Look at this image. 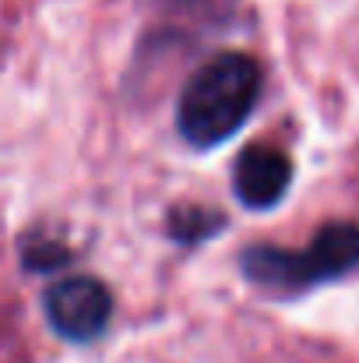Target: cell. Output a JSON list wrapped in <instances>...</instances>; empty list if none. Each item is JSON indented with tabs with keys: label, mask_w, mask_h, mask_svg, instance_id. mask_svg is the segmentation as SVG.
<instances>
[{
	"label": "cell",
	"mask_w": 359,
	"mask_h": 363,
	"mask_svg": "<svg viewBox=\"0 0 359 363\" xmlns=\"http://www.w3.org/2000/svg\"><path fill=\"white\" fill-rule=\"evenodd\" d=\"M359 268V226L328 223L303 250L275 243H253L239 250V272L264 293H303L317 282H331Z\"/></svg>",
	"instance_id": "cell-2"
},
{
	"label": "cell",
	"mask_w": 359,
	"mask_h": 363,
	"mask_svg": "<svg viewBox=\"0 0 359 363\" xmlns=\"http://www.w3.org/2000/svg\"><path fill=\"white\" fill-rule=\"evenodd\" d=\"M222 226H226V216L208 205H173L166 216V237L183 247L215 240L222 233Z\"/></svg>",
	"instance_id": "cell-5"
},
{
	"label": "cell",
	"mask_w": 359,
	"mask_h": 363,
	"mask_svg": "<svg viewBox=\"0 0 359 363\" xmlns=\"http://www.w3.org/2000/svg\"><path fill=\"white\" fill-rule=\"evenodd\" d=\"M292 159L271 145H250L233 162V194L250 212H271L292 187Z\"/></svg>",
	"instance_id": "cell-4"
},
{
	"label": "cell",
	"mask_w": 359,
	"mask_h": 363,
	"mask_svg": "<svg viewBox=\"0 0 359 363\" xmlns=\"http://www.w3.org/2000/svg\"><path fill=\"white\" fill-rule=\"evenodd\" d=\"M42 314L60 339L85 346L106 332L113 318V293L96 275H67L42 293Z\"/></svg>",
	"instance_id": "cell-3"
},
{
	"label": "cell",
	"mask_w": 359,
	"mask_h": 363,
	"mask_svg": "<svg viewBox=\"0 0 359 363\" xmlns=\"http://www.w3.org/2000/svg\"><path fill=\"white\" fill-rule=\"evenodd\" d=\"M261 82H264L261 64L250 53L222 50L208 57L180 89L176 99L180 138L198 152H212L229 138H237L261 99Z\"/></svg>",
	"instance_id": "cell-1"
},
{
	"label": "cell",
	"mask_w": 359,
	"mask_h": 363,
	"mask_svg": "<svg viewBox=\"0 0 359 363\" xmlns=\"http://www.w3.org/2000/svg\"><path fill=\"white\" fill-rule=\"evenodd\" d=\"M18 254H21V264L28 272H57V268L71 264V257H74L67 243H60L57 237H46L39 230H32V233L21 237Z\"/></svg>",
	"instance_id": "cell-6"
}]
</instances>
